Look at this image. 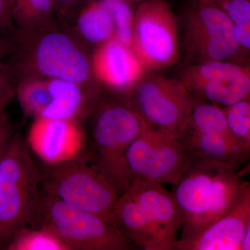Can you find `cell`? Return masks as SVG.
I'll use <instances>...</instances> for the list:
<instances>
[{
    "label": "cell",
    "mask_w": 250,
    "mask_h": 250,
    "mask_svg": "<svg viewBox=\"0 0 250 250\" xmlns=\"http://www.w3.org/2000/svg\"><path fill=\"white\" fill-rule=\"evenodd\" d=\"M182 230L190 236L232 211L250 195V183L233 167L214 161H192L170 192Z\"/></svg>",
    "instance_id": "6da1fadb"
},
{
    "label": "cell",
    "mask_w": 250,
    "mask_h": 250,
    "mask_svg": "<svg viewBox=\"0 0 250 250\" xmlns=\"http://www.w3.org/2000/svg\"><path fill=\"white\" fill-rule=\"evenodd\" d=\"M112 221L131 246L143 250H174L182 225L170 192L137 177L118 197Z\"/></svg>",
    "instance_id": "7a4b0ae2"
},
{
    "label": "cell",
    "mask_w": 250,
    "mask_h": 250,
    "mask_svg": "<svg viewBox=\"0 0 250 250\" xmlns=\"http://www.w3.org/2000/svg\"><path fill=\"white\" fill-rule=\"evenodd\" d=\"M14 53L6 59L16 81L24 77L93 83L91 54L71 31L57 29L22 34L12 39Z\"/></svg>",
    "instance_id": "3957f363"
},
{
    "label": "cell",
    "mask_w": 250,
    "mask_h": 250,
    "mask_svg": "<svg viewBox=\"0 0 250 250\" xmlns=\"http://www.w3.org/2000/svg\"><path fill=\"white\" fill-rule=\"evenodd\" d=\"M41 171L27 141L15 132L0 159V249L21 229L36 228L42 209Z\"/></svg>",
    "instance_id": "277c9868"
},
{
    "label": "cell",
    "mask_w": 250,
    "mask_h": 250,
    "mask_svg": "<svg viewBox=\"0 0 250 250\" xmlns=\"http://www.w3.org/2000/svg\"><path fill=\"white\" fill-rule=\"evenodd\" d=\"M91 115L94 153L90 156L120 197L132 179L126 164V152L146 129V123L124 100L100 103Z\"/></svg>",
    "instance_id": "5b68a950"
},
{
    "label": "cell",
    "mask_w": 250,
    "mask_h": 250,
    "mask_svg": "<svg viewBox=\"0 0 250 250\" xmlns=\"http://www.w3.org/2000/svg\"><path fill=\"white\" fill-rule=\"evenodd\" d=\"M45 193L80 209L112 221L119 195L116 188L94 164L90 156L47 165L41 172Z\"/></svg>",
    "instance_id": "8992f818"
},
{
    "label": "cell",
    "mask_w": 250,
    "mask_h": 250,
    "mask_svg": "<svg viewBox=\"0 0 250 250\" xmlns=\"http://www.w3.org/2000/svg\"><path fill=\"white\" fill-rule=\"evenodd\" d=\"M125 95V103L146 127L174 139L187 128L195 104V97L179 79L148 70Z\"/></svg>",
    "instance_id": "52a82bcc"
},
{
    "label": "cell",
    "mask_w": 250,
    "mask_h": 250,
    "mask_svg": "<svg viewBox=\"0 0 250 250\" xmlns=\"http://www.w3.org/2000/svg\"><path fill=\"white\" fill-rule=\"evenodd\" d=\"M38 227L52 231L70 250H126L131 246L114 224L48 194L42 197Z\"/></svg>",
    "instance_id": "ba28073f"
},
{
    "label": "cell",
    "mask_w": 250,
    "mask_h": 250,
    "mask_svg": "<svg viewBox=\"0 0 250 250\" xmlns=\"http://www.w3.org/2000/svg\"><path fill=\"white\" fill-rule=\"evenodd\" d=\"M182 42L190 63L236 62L243 50L231 21L210 0H190L182 17Z\"/></svg>",
    "instance_id": "9c48e42d"
},
{
    "label": "cell",
    "mask_w": 250,
    "mask_h": 250,
    "mask_svg": "<svg viewBox=\"0 0 250 250\" xmlns=\"http://www.w3.org/2000/svg\"><path fill=\"white\" fill-rule=\"evenodd\" d=\"M179 18L167 0H146L134 11L131 47L146 70L159 71L180 57Z\"/></svg>",
    "instance_id": "30bf717a"
},
{
    "label": "cell",
    "mask_w": 250,
    "mask_h": 250,
    "mask_svg": "<svg viewBox=\"0 0 250 250\" xmlns=\"http://www.w3.org/2000/svg\"><path fill=\"white\" fill-rule=\"evenodd\" d=\"M126 159L132 178L172 186L195 160L178 139L147 127L131 143Z\"/></svg>",
    "instance_id": "8fae6325"
},
{
    "label": "cell",
    "mask_w": 250,
    "mask_h": 250,
    "mask_svg": "<svg viewBox=\"0 0 250 250\" xmlns=\"http://www.w3.org/2000/svg\"><path fill=\"white\" fill-rule=\"evenodd\" d=\"M179 80L194 97L224 106L250 95V67L230 61L190 63Z\"/></svg>",
    "instance_id": "7c38bea8"
},
{
    "label": "cell",
    "mask_w": 250,
    "mask_h": 250,
    "mask_svg": "<svg viewBox=\"0 0 250 250\" xmlns=\"http://www.w3.org/2000/svg\"><path fill=\"white\" fill-rule=\"evenodd\" d=\"M26 141L41 160L54 165L80 155L84 146L85 133L79 121L36 118Z\"/></svg>",
    "instance_id": "4fadbf2b"
},
{
    "label": "cell",
    "mask_w": 250,
    "mask_h": 250,
    "mask_svg": "<svg viewBox=\"0 0 250 250\" xmlns=\"http://www.w3.org/2000/svg\"><path fill=\"white\" fill-rule=\"evenodd\" d=\"M91 68L98 83L123 93L134 87L147 71L132 48L116 39L95 47Z\"/></svg>",
    "instance_id": "5bb4252c"
},
{
    "label": "cell",
    "mask_w": 250,
    "mask_h": 250,
    "mask_svg": "<svg viewBox=\"0 0 250 250\" xmlns=\"http://www.w3.org/2000/svg\"><path fill=\"white\" fill-rule=\"evenodd\" d=\"M250 224V195L228 214L200 231L178 238L174 250H240Z\"/></svg>",
    "instance_id": "9a60e30c"
},
{
    "label": "cell",
    "mask_w": 250,
    "mask_h": 250,
    "mask_svg": "<svg viewBox=\"0 0 250 250\" xmlns=\"http://www.w3.org/2000/svg\"><path fill=\"white\" fill-rule=\"evenodd\" d=\"M54 99L39 118L73 120L82 123L91 116L100 103V95L90 84L70 81L49 79Z\"/></svg>",
    "instance_id": "2e32d148"
},
{
    "label": "cell",
    "mask_w": 250,
    "mask_h": 250,
    "mask_svg": "<svg viewBox=\"0 0 250 250\" xmlns=\"http://www.w3.org/2000/svg\"><path fill=\"white\" fill-rule=\"evenodd\" d=\"M178 140L195 160L214 161L237 170L249 159L236 143L217 133L202 132L187 127Z\"/></svg>",
    "instance_id": "e0dca14e"
},
{
    "label": "cell",
    "mask_w": 250,
    "mask_h": 250,
    "mask_svg": "<svg viewBox=\"0 0 250 250\" xmlns=\"http://www.w3.org/2000/svg\"><path fill=\"white\" fill-rule=\"evenodd\" d=\"M72 31L83 43L97 46L115 39L114 26L109 11L101 0H89L75 18Z\"/></svg>",
    "instance_id": "ac0fdd59"
},
{
    "label": "cell",
    "mask_w": 250,
    "mask_h": 250,
    "mask_svg": "<svg viewBox=\"0 0 250 250\" xmlns=\"http://www.w3.org/2000/svg\"><path fill=\"white\" fill-rule=\"evenodd\" d=\"M16 32L27 34L60 27L52 0H8Z\"/></svg>",
    "instance_id": "d6986e66"
},
{
    "label": "cell",
    "mask_w": 250,
    "mask_h": 250,
    "mask_svg": "<svg viewBox=\"0 0 250 250\" xmlns=\"http://www.w3.org/2000/svg\"><path fill=\"white\" fill-rule=\"evenodd\" d=\"M16 96H17L23 114L34 119L42 116L54 99L49 86V79L36 77L18 79Z\"/></svg>",
    "instance_id": "ffe728a7"
},
{
    "label": "cell",
    "mask_w": 250,
    "mask_h": 250,
    "mask_svg": "<svg viewBox=\"0 0 250 250\" xmlns=\"http://www.w3.org/2000/svg\"><path fill=\"white\" fill-rule=\"evenodd\" d=\"M187 127L202 132L223 135L240 147L229 129L223 108L217 104L195 97V104Z\"/></svg>",
    "instance_id": "44dd1931"
},
{
    "label": "cell",
    "mask_w": 250,
    "mask_h": 250,
    "mask_svg": "<svg viewBox=\"0 0 250 250\" xmlns=\"http://www.w3.org/2000/svg\"><path fill=\"white\" fill-rule=\"evenodd\" d=\"M8 250H70L52 231L43 227L21 229L6 247Z\"/></svg>",
    "instance_id": "7402d4cb"
},
{
    "label": "cell",
    "mask_w": 250,
    "mask_h": 250,
    "mask_svg": "<svg viewBox=\"0 0 250 250\" xmlns=\"http://www.w3.org/2000/svg\"><path fill=\"white\" fill-rule=\"evenodd\" d=\"M224 113L230 133L243 152L250 153V95L240 101L224 106Z\"/></svg>",
    "instance_id": "603a6c76"
},
{
    "label": "cell",
    "mask_w": 250,
    "mask_h": 250,
    "mask_svg": "<svg viewBox=\"0 0 250 250\" xmlns=\"http://www.w3.org/2000/svg\"><path fill=\"white\" fill-rule=\"evenodd\" d=\"M109 11L113 26L115 39L131 47L132 41L134 11L126 0H101Z\"/></svg>",
    "instance_id": "cb8c5ba5"
},
{
    "label": "cell",
    "mask_w": 250,
    "mask_h": 250,
    "mask_svg": "<svg viewBox=\"0 0 250 250\" xmlns=\"http://www.w3.org/2000/svg\"><path fill=\"white\" fill-rule=\"evenodd\" d=\"M231 21L238 42L250 39V0H210Z\"/></svg>",
    "instance_id": "d4e9b609"
},
{
    "label": "cell",
    "mask_w": 250,
    "mask_h": 250,
    "mask_svg": "<svg viewBox=\"0 0 250 250\" xmlns=\"http://www.w3.org/2000/svg\"><path fill=\"white\" fill-rule=\"evenodd\" d=\"M16 81L14 72L5 61L0 62V113L12 101L16 96Z\"/></svg>",
    "instance_id": "484cf974"
},
{
    "label": "cell",
    "mask_w": 250,
    "mask_h": 250,
    "mask_svg": "<svg viewBox=\"0 0 250 250\" xmlns=\"http://www.w3.org/2000/svg\"><path fill=\"white\" fill-rule=\"evenodd\" d=\"M56 16L60 25L67 27L73 22L86 0H52Z\"/></svg>",
    "instance_id": "4316f807"
},
{
    "label": "cell",
    "mask_w": 250,
    "mask_h": 250,
    "mask_svg": "<svg viewBox=\"0 0 250 250\" xmlns=\"http://www.w3.org/2000/svg\"><path fill=\"white\" fill-rule=\"evenodd\" d=\"M16 31L8 0H0V37L12 40Z\"/></svg>",
    "instance_id": "83f0119b"
},
{
    "label": "cell",
    "mask_w": 250,
    "mask_h": 250,
    "mask_svg": "<svg viewBox=\"0 0 250 250\" xmlns=\"http://www.w3.org/2000/svg\"><path fill=\"white\" fill-rule=\"evenodd\" d=\"M15 132L16 131L9 123L4 112L0 113V159Z\"/></svg>",
    "instance_id": "f1b7e54d"
},
{
    "label": "cell",
    "mask_w": 250,
    "mask_h": 250,
    "mask_svg": "<svg viewBox=\"0 0 250 250\" xmlns=\"http://www.w3.org/2000/svg\"><path fill=\"white\" fill-rule=\"evenodd\" d=\"M15 45L11 39L0 37V62L6 60L14 53Z\"/></svg>",
    "instance_id": "f546056e"
},
{
    "label": "cell",
    "mask_w": 250,
    "mask_h": 250,
    "mask_svg": "<svg viewBox=\"0 0 250 250\" xmlns=\"http://www.w3.org/2000/svg\"><path fill=\"white\" fill-rule=\"evenodd\" d=\"M250 250V224L247 227L246 231L240 245V250Z\"/></svg>",
    "instance_id": "4dcf8cb0"
},
{
    "label": "cell",
    "mask_w": 250,
    "mask_h": 250,
    "mask_svg": "<svg viewBox=\"0 0 250 250\" xmlns=\"http://www.w3.org/2000/svg\"><path fill=\"white\" fill-rule=\"evenodd\" d=\"M88 1L89 0H86V2ZM126 1H129V2H132V1H141H141H146V0H126Z\"/></svg>",
    "instance_id": "1f68e13d"
}]
</instances>
